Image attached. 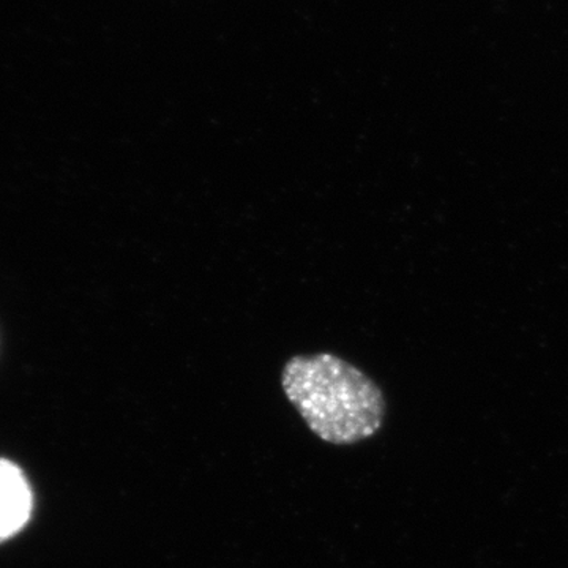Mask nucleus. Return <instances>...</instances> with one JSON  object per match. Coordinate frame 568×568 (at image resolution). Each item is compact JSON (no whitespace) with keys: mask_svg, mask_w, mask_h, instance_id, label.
Masks as SVG:
<instances>
[{"mask_svg":"<svg viewBox=\"0 0 568 568\" xmlns=\"http://www.w3.org/2000/svg\"><path fill=\"white\" fill-rule=\"evenodd\" d=\"M282 387L308 428L334 446L369 439L386 422L387 402L381 387L332 353L291 357L283 366Z\"/></svg>","mask_w":568,"mask_h":568,"instance_id":"nucleus-1","label":"nucleus"},{"mask_svg":"<svg viewBox=\"0 0 568 568\" xmlns=\"http://www.w3.org/2000/svg\"><path fill=\"white\" fill-rule=\"evenodd\" d=\"M32 514V491L20 467L0 459V541L24 528Z\"/></svg>","mask_w":568,"mask_h":568,"instance_id":"nucleus-2","label":"nucleus"}]
</instances>
